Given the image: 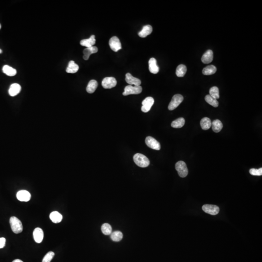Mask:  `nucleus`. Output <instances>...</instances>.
Instances as JSON below:
<instances>
[{
    "instance_id": "f257e3e1",
    "label": "nucleus",
    "mask_w": 262,
    "mask_h": 262,
    "mask_svg": "<svg viewBox=\"0 0 262 262\" xmlns=\"http://www.w3.org/2000/svg\"><path fill=\"white\" fill-rule=\"evenodd\" d=\"M133 159L136 165L141 168H146L150 164V160L145 155L139 153L135 154Z\"/></svg>"
},
{
    "instance_id": "f03ea898",
    "label": "nucleus",
    "mask_w": 262,
    "mask_h": 262,
    "mask_svg": "<svg viewBox=\"0 0 262 262\" xmlns=\"http://www.w3.org/2000/svg\"><path fill=\"white\" fill-rule=\"evenodd\" d=\"M9 222H10L12 230L15 234H18L23 232V224L20 220L18 219L17 217L15 216H12L10 218Z\"/></svg>"
},
{
    "instance_id": "7ed1b4c3",
    "label": "nucleus",
    "mask_w": 262,
    "mask_h": 262,
    "mask_svg": "<svg viewBox=\"0 0 262 262\" xmlns=\"http://www.w3.org/2000/svg\"><path fill=\"white\" fill-rule=\"evenodd\" d=\"M175 168L178 172V174L181 178H185L188 175V169L185 162L180 161L176 163Z\"/></svg>"
},
{
    "instance_id": "20e7f679",
    "label": "nucleus",
    "mask_w": 262,
    "mask_h": 262,
    "mask_svg": "<svg viewBox=\"0 0 262 262\" xmlns=\"http://www.w3.org/2000/svg\"><path fill=\"white\" fill-rule=\"evenodd\" d=\"M184 100V97L181 94H176L173 96L172 101L168 105V108L169 110H174Z\"/></svg>"
},
{
    "instance_id": "39448f33",
    "label": "nucleus",
    "mask_w": 262,
    "mask_h": 262,
    "mask_svg": "<svg viewBox=\"0 0 262 262\" xmlns=\"http://www.w3.org/2000/svg\"><path fill=\"white\" fill-rule=\"evenodd\" d=\"M142 91V88L140 85L139 86H132L129 85L126 86L124 89V91L123 92V95L127 96L130 94H139Z\"/></svg>"
},
{
    "instance_id": "423d86ee",
    "label": "nucleus",
    "mask_w": 262,
    "mask_h": 262,
    "mask_svg": "<svg viewBox=\"0 0 262 262\" xmlns=\"http://www.w3.org/2000/svg\"><path fill=\"white\" fill-rule=\"evenodd\" d=\"M145 143L147 146L153 150L159 151L161 149V145L159 142L152 137H147L145 139Z\"/></svg>"
},
{
    "instance_id": "0eeeda50",
    "label": "nucleus",
    "mask_w": 262,
    "mask_h": 262,
    "mask_svg": "<svg viewBox=\"0 0 262 262\" xmlns=\"http://www.w3.org/2000/svg\"><path fill=\"white\" fill-rule=\"evenodd\" d=\"M116 80L114 77H108L103 79L102 82V85L104 89H110L116 86Z\"/></svg>"
},
{
    "instance_id": "6e6552de",
    "label": "nucleus",
    "mask_w": 262,
    "mask_h": 262,
    "mask_svg": "<svg viewBox=\"0 0 262 262\" xmlns=\"http://www.w3.org/2000/svg\"><path fill=\"white\" fill-rule=\"evenodd\" d=\"M202 209L204 212L211 215H216L220 212V208L215 205L205 204L203 205Z\"/></svg>"
},
{
    "instance_id": "1a4fd4ad",
    "label": "nucleus",
    "mask_w": 262,
    "mask_h": 262,
    "mask_svg": "<svg viewBox=\"0 0 262 262\" xmlns=\"http://www.w3.org/2000/svg\"><path fill=\"white\" fill-rule=\"evenodd\" d=\"M155 103L153 98L148 97L144 100L142 103V107H141V110L144 113H147L151 110V107Z\"/></svg>"
},
{
    "instance_id": "9d476101",
    "label": "nucleus",
    "mask_w": 262,
    "mask_h": 262,
    "mask_svg": "<svg viewBox=\"0 0 262 262\" xmlns=\"http://www.w3.org/2000/svg\"><path fill=\"white\" fill-rule=\"evenodd\" d=\"M109 44L110 48L113 50L114 52H118V50L121 49V44L120 39L116 36L110 38L109 41Z\"/></svg>"
},
{
    "instance_id": "9b49d317",
    "label": "nucleus",
    "mask_w": 262,
    "mask_h": 262,
    "mask_svg": "<svg viewBox=\"0 0 262 262\" xmlns=\"http://www.w3.org/2000/svg\"><path fill=\"white\" fill-rule=\"evenodd\" d=\"M17 198L20 202H27L30 200L31 195L29 192L23 190L17 193Z\"/></svg>"
},
{
    "instance_id": "f8f14e48",
    "label": "nucleus",
    "mask_w": 262,
    "mask_h": 262,
    "mask_svg": "<svg viewBox=\"0 0 262 262\" xmlns=\"http://www.w3.org/2000/svg\"><path fill=\"white\" fill-rule=\"evenodd\" d=\"M125 81L130 85H134V86H139L141 84V81L139 79L134 77L130 73L126 74Z\"/></svg>"
},
{
    "instance_id": "ddd939ff",
    "label": "nucleus",
    "mask_w": 262,
    "mask_h": 262,
    "mask_svg": "<svg viewBox=\"0 0 262 262\" xmlns=\"http://www.w3.org/2000/svg\"><path fill=\"white\" fill-rule=\"evenodd\" d=\"M33 236L36 242L41 243L43 239V231L40 228H36L33 232Z\"/></svg>"
},
{
    "instance_id": "4468645a",
    "label": "nucleus",
    "mask_w": 262,
    "mask_h": 262,
    "mask_svg": "<svg viewBox=\"0 0 262 262\" xmlns=\"http://www.w3.org/2000/svg\"><path fill=\"white\" fill-rule=\"evenodd\" d=\"M149 71L153 74H157L159 68L157 65V61L155 58H151L149 61Z\"/></svg>"
},
{
    "instance_id": "2eb2a0df",
    "label": "nucleus",
    "mask_w": 262,
    "mask_h": 262,
    "mask_svg": "<svg viewBox=\"0 0 262 262\" xmlns=\"http://www.w3.org/2000/svg\"><path fill=\"white\" fill-rule=\"evenodd\" d=\"M98 50V49L97 47H96V46H92V47L86 48L83 51V54H84L83 58H84V59L85 60H87L90 58V55H91L97 53Z\"/></svg>"
},
{
    "instance_id": "dca6fc26",
    "label": "nucleus",
    "mask_w": 262,
    "mask_h": 262,
    "mask_svg": "<svg viewBox=\"0 0 262 262\" xmlns=\"http://www.w3.org/2000/svg\"><path fill=\"white\" fill-rule=\"evenodd\" d=\"M213 52L212 50H208L203 54L202 57V61L204 64H209L212 62L213 60Z\"/></svg>"
},
{
    "instance_id": "f3484780",
    "label": "nucleus",
    "mask_w": 262,
    "mask_h": 262,
    "mask_svg": "<svg viewBox=\"0 0 262 262\" xmlns=\"http://www.w3.org/2000/svg\"><path fill=\"white\" fill-rule=\"evenodd\" d=\"M21 89V86L19 84L15 83L10 85L8 93L11 96H15L20 92Z\"/></svg>"
},
{
    "instance_id": "a211bd4d",
    "label": "nucleus",
    "mask_w": 262,
    "mask_h": 262,
    "mask_svg": "<svg viewBox=\"0 0 262 262\" xmlns=\"http://www.w3.org/2000/svg\"><path fill=\"white\" fill-rule=\"evenodd\" d=\"M96 43L95 36L92 35L89 39H83L80 41V44L82 46L86 47V48L93 46Z\"/></svg>"
},
{
    "instance_id": "6ab92c4d",
    "label": "nucleus",
    "mask_w": 262,
    "mask_h": 262,
    "mask_svg": "<svg viewBox=\"0 0 262 262\" xmlns=\"http://www.w3.org/2000/svg\"><path fill=\"white\" fill-rule=\"evenodd\" d=\"M152 32V27L150 25H146L143 27L141 31L138 33V36L141 37H146L150 35Z\"/></svg>"
},
{
    "instance_id": "aec40b11",
    "label": "nucleus",
    "mask_w": 262,
    "mask_h": 262,
    "mask_svg": "<svg viewBox=\"0 0 262 262\" xmlns=\"http://www.w3.org/2000/svg\"><path fill=\"white\" fill-rule=\"evenodd\" d=\"M78 65L75 63L74 61H71L68 63V66L66 68V72L68 73H75L78 71Z\"/></svg>"
},
{
    "instance_id": "412c9836",
    "label": "nucleus",
    "mask_w": 262,
    "mask_h": 262,
    "mask_svg": "<svg viewBox=\"0 0 262 262\" xmlns=\"http://www.w3.org/2000/svg\"><path fill=\"white\" fill-rule=\"evenodd\" d=\"M50 218L54 223H58L61 221L63 216L60 213L57 211H54L50 213Z\"/></svg>"
},
{
    "instance_id": "4be33fe9",
    "label": "nucleus",
    "mask_w": 262,
    "mask_h": 262,
    "mask_svg": "<svg viewBox=\"0 0 262 262\" xmlns=\"http://www.w3.org/2000/svg\"><path fill=\"white\" fill-rule=\"evenodd\" d=\"M98 85V84L96 80H91L90 81L87 87H86V91L90 94L94 93L95 91L96 90Z\"/></svg>"
},
{
    "instance_id": "5701e85b",
    "label": "nucleus",
    "mask_w": 262,
    "mask_h": 262,
    "mask_svg": "<svg viewBox=\"0 0 262 262\" xmlns=\"http://www.w3.org/2000/svg\"><path fill=\"white\" fill-rule=\"evenodd\" d=\"M201 126L203 130H207L212 126V122L208 118H203L201 120Z\"/></svg>"
},
{
    "instance_id": "b1692460",
    "label": "nucleus",
    "mask_w": 262,
    "mask_h": 262,
    "mask_svg": "<svg viewBox=\"0 0 262 262\" xmlns=\"http://www.w3.org/2000/svg\"><path fill=\"white\" fill-rule=\"evenodd\" d=\"M212 129L213 131L215 133L220 132V131L223 128V124L221 122V120H216L212 122Z\"/></svg>"
},
{
    "instance_id": "393cba45",
    "label": "nucleus",
    "mask_w": 262,
    "mask_h": 262,
    "mask_svg": "<svg viewBox=\"0 0 262 262\" xmlns=\"http://www.w3.org/2000/svg\"><path fill=\"white\" fill-rule=\"evenodd\" d=\"M3 72L7 74V76H13L17 74V71L15 68L9 66L8 65H5L2 68Z\"/></svg>"
},
{
    "instance_id": "a878e982",
    "label": "nucleus",
    "mask_w": 262,
    "mask_h": 262,
    "mask_svg": "<svg viewBox=\"0 0 262 262\" xmlns=\"http://www.w3.org/2000/svg\"><path fill=\"white\" fill-rule=\"evenodd\" d=\"M187 71V68L185 65L183 64L180 65L176 68V74L179 77H182L185 76Z\"/></svg>"
},
{
    "instance_id": "bb28decb",
    "label": "nucleus",
    "mask_w": 262,
    "mask_h": 262,
    "mask_svg": "<svg viewBox=\"0 0 262 262\" xmlns=\"http://www.w3.org/2000/svg\"><path fill=\"white\" fill-rule=\"evenodd\" d=\"M216 72V68L214 65H210L203 69V73L205 75H212Z\"/></svg>"
},
{
    "instance_id": "cd10ccee",
    "label": "nucleus",
    "mask_w": 262,
    "mask_h": 262,
    "mask_svg": "<svg viewBox=\"0 0 262 262\" xmlns=\"http://www.w3.org/2000/svg\"><path fill=\"white\" fill-rule=\"evenodd\" d=\"M185 124V120L184 118H180L176 119L172 123V127L174 128H180L184 126Z\"/></svg>"
},
{
    "instance_id": "c85d7f7f",
    "label": "nucleus",
    "mask_w": 262,
    "mask_h": 262,
    "mask_svg": "<svg viewBox=\"0 0 262 262\" xmlns=\"http://www.w3.org/2000/svg\"><path fill=\"white\" fill-rule=\"evenodd\" d=\"M123 238V234L120 231H115L111 234V239L115 242H119Z\"/></svg>"
},
{
    "instance_id": "c756f323",
    "label": "nucleus",
    "mask_w": 262,
    "mask_h": 262,
    "mask_svg": "<svg viewBox=\"0 0 262 262\" xmlns=\"http://www.w3.org/2000/svg\"><path fill=\"white\" fill-rule=\"evenodd\" d=\"M205 100L207 103L212 105L214 107H217L218 106V102L217 100L214 99V98L211 96L210 95H207L205 96Z\"/></svg>"
},
{
    "instance_id": "7c9ffc66",
    "label": "nucleus",
    "mask_w": 262,
    "mask_h": 262,
    "mask_svg": "<svg viewBox=\"0 0 262 262\" xmlns=\"http://www.w3.org/2000/svg\"><path fill=\"white\" fill-rule=\"evenodd\" d=\"M101 230L102 233L105 235H110L112 233V227L111 225L108 223H104L102 225Z\"/></svg>"
},
{
    "instance_id": "2f4dec72",
    "label": "nucleus",
    "mask_w": 262,
    "mask_h": 262,
    "mask_svg": "<svg viewBox=\"0 0 262 262\" xmlns=\"http://www.w3.org/2000/svg\"><path fill=\"white\" fill-rule=\"evenodd\" d=\"M210 95L214 99H217L220 98V92L218 87L216 86H213L211 87L209 90Z\"/></svg>"
},
{
    "instance_id": "473e14b6",
    "label": "nucleus",
    "mask_w": 262,
    "mask_h": 262,
    "mask_svg": "<svg viewBox=\"0 0 262 262\" xmlns=\"http://www.w3.org/2000/svg\"><path fill=\"white\" fill-rule=\"evenodd\" d=\"M55 256V253L53 251H49L44 257L42 262H50Z\"/></svg>"
},
{
    "instance_id": "72a5a7b5",
    "label": "nucleus",
    "mask_w": 262,
    "mask_h": 262,
    "mask_svg": "<svg viewBox=\"0 0 262 262\" xmlns=\"http://www.w3.org/2000/svg\"><path fill=\"white\" fill-rule=\"evenodd\" d=\"M250 173L253 176H261L262 175V168H261L259 169L251 168L250 170Z\"/></svg>"
},
{
    "instance_id": "f704fd0d",
    "label": "nucleus",
    "mask_w": 262,
    "mask_h": 262,
    "mask_svg": "<svg viewBox=\"0 0 262 262\" xmlns=\"http://www.w3.org/2000/svg\"><path fill=\"white\" fill-rule=\"evenodd\" d=\"M6 239L5 238H0V249H2L6 245Z\"/></svg>"
},
{
    "instance_id": "c9c22d12",
    "label": "nucleus",
    "mask_w": 262,
    "mask_h": 262,
    "mask_svg": "<svg viewBox=\"0 0 262 262\" xmlns=\"http://www.w3.org/2000/svg\"><path fill=\"white\" fill-rule=\"evenodd\" d=\"M12 262H24L22 260H20V259H16V260H14Z\"/></svg>"
},
{
    "instance_id": "e433bc0d",
    "label": "nucleus",
    "mask_w": 262,
    "mask_h": 262,
    "mask_svg": "<svg viewBox=\"0 0 262 262\" xmlns=\"http://www.w3.org/2000/svg\"><path fill=\"white\" fill-rule=\"evenodd\" d=\"M2 50L0 49V54H2Z\"/></svg>"
},
{
    "instance_id": "4c0bfd02",
    "label": "nucleus",
    "mask_w": 262,
    "mask_h": 262,
    "mask_svg": "<svg viewBox=\"0 0 262 262\" xmlns=\"http://www.w3.org/2000/svg\"><path fill=\"white\" fill-rule=\"evenodd\" d=\"M1 25L0 24V29H1Z\"/></svg>"
}]
</instances>
